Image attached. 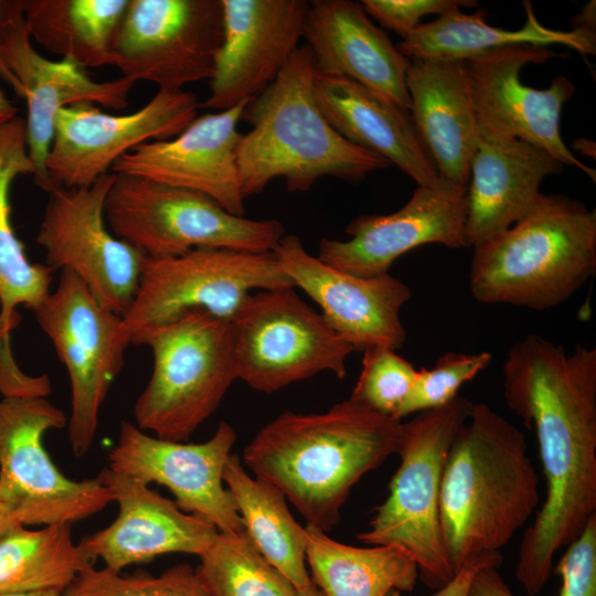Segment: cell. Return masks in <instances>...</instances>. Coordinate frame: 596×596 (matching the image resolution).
<instances>
[{
  "instance_id": "1",
  "label": "cell",
  "mask_w": 596,
  "mask_h": 596,
  "mask_svg": "<svg viewBox=\"0 0 596 596\" xmlns=\"http://www.w3.org/2000/svg\"><path fill=\"white\" fill-rule=\"evenodd\" d=\"M508 407L533 429L545 499L519 547L515 578L529 596L547 583L556 552L596 515V350L571 353L531 333L509 350L502 371Z\"/></svg>"
},
{
  "instance_id": "2",
  "label": "cell",
  "mask_w": 596,
  "mask_h": 596,
  "mask_svg": "<svg viewBox=\"0 0 596 596\" xmlns=\"http://www.w3.org/2000/svg\"><path fill=\"white\" fill-rule=\"evenodd\" d=\"M402 424L351 397L322 413L286 411L259 429L243 458L307 524L327 532L340 521L352 487L396 454Z\"/></svg>"
},
{
  "instance_id": "3",
  "label": "cell",
  "mask_w": 596,
  "mask_h": 596,
  "mask_svg": "<svg viewBox=\"0 0 596 596\" xmlns=\"http://www.w3.org/2000/svg\"><path fill=\"white\" fill-rule=\"evenodd\" d=\"M539 504L523 432L487 403H473L440 482L441 538L455 573L473 555L500 552Z\"/></svg>"
},
{
  "instance_id": "4",
  "label": "cell",
  "mask_w": 596,
  "mask_h": 596,
  "mask_svg": "<svg viewBox=\"0 0 596 596\" xmlns=\"http://www.w3.org/2000/svg\"><path fill=\"white\" fill-rule=\"evenodd\" d=\"M311 50L297 49L276 79L245 107L251 130L241 136L237 164L244 199L284 178L290 192L308 191L319 179L350 182L391 163L344 139L316 104Z\"/></svg>"
},
{
  "instance_id": "5",
  "label": "cell",
  "mask_w": 596,
  "mask_h": 596,
  "mask_svg": "<svg viewBox=\"0 0 596 596\" xmlns=\"http://www.w3.org/2000/svg\"><path fill=\"white\" fill-rule=\"evenodd\" d=\"M596 269V211L562 194H542L511 227L475 247L473 298L545 310L576 292Z\"/></svg>"
},
{
  "instance_id": "6",
  "label": "cell",
  "mask_w": 596,
  "mask_h": 596,
  "mask_svg": "<svg viewBox=\"0 0 596 596\" xmlns=\"http://www.w3.org/2000/svg\"><path fill=\"white\" fill-rule=\"evenodd\" d=\"M132 344L149 347L153 361L134 405L135 424L158 438L187 441L237 380L231 323L188 311L146 330Z\"/></svg>"
},
{
  "instance_id": "7",
  "label": "cell",
  "mask_w": 596,
  "mask_h": 596,
  "mask_svg": "<svg viewBox=\"0 0 596 596\" xmlns=\"http://www.w3.org/2000/svg\"><path fill=\"white\" fill-rule=\"evenodd\" d=\"M472 406L471 401L458 395L446 405L419 412L402 424L396 451L400 467L369 529L358 534L364 544L405 551L417 564L418 577L435 590L455 575L439 523L443 469L453 439L470 416Z\"/></svg>"
},
{
  "instance_id": "8",
  "label": "cell",
  "mask_w": 596,
  "mask_h": 596,
  "mask_svg": "<svg viewBox=\"0 0 596 596\" xmlns=\"http://www.w3.org/2000/svg\"><path fill=\"white\" fill-rule=\"evenodd\" d=\"M105 220L115 236L151 258L203 247L274 252L285 235L277 220L234 215L203 193L126 174H116L108 191Z\"/></svg>"
},
{
  "instance_id": "9",
  "label": "cell",
  "mask_w": 596,
  "mask_h": 596,
  "mask_svg": "<svg viewBox=\"0 0 596 596\" xmlns=\"http://www.w3.org/2000/svg\"><path fill=\"white\" fill-rule=\"evenodd\" d=\"M295 288L274 252L194 248L146 257L132 304L123 317L130 344L146 330L188 311L231 322L254 290Z\"/></svg>"
},
{
  "instance_id": "10",
  "label": "cell",
  "mask_w": 596,
  "mask_h": 596,
  "mask_svg": "<svg viewBox=\"0 0 596 596\" xmlns=\"http://www.w3.org/2000/svg\"><path fill=\"white\" fill-rule=\"evenodd\" d=\"M230 323L237 379L256 391L273 393L323 371L347 375L353 348L295 288L251 294Z\"/></svg>"
},
{
  "instance_id": "11",
  "label": "cell",
  "mask_w": 596,
  "mask_h": 596,
  "mask_svg": "<svg viewBox=\"0 0 596 596\" xmlns=\"http://www.w3.org/2000/svg\"><path fill=\"white\" fill-rule=\"evenodd\" d=\"M33 311L67 370V434L73 454L82 457L95 440L102 405L130 344L123 317L102 306L68 269L61 270L56 288Z\"/></svg>"
},
{
  "instance_id": "12",
  "label": "cell",
  "mask_w": 596,
  "mask_h": 596,
  "mask_svg": "<svg viewBox=\"0 0 596 596\" xmlns=\"http://www.w3.org/2000/svg\"><path fill=\"white\" fill-rule=\"evenodd\" d=\"M116 174L84 188H54L36 234L45 265L73 272L105 308L124 317L137 292L146 255L115 236L105 202Z\"/></svg>"
},
{
  "instance_id": "13",
  "label": "cell",
  "mask_w": 596,
  "mask_h": 596,
  "mask_svg": "<svg viewBox=\"0 0 596 596\" xmlns=\"http://www.w3.org/2000/svg\"><path fill=\"white\" fill-rule=\"evenodd\" d=\"M222 39V0H129L111 66L135 83L181 91L212 77Z\"/></svg>"
},
{
  "instance_id": "14",
  "label": "cell",
  "mask_w": 596,
  "mask_h": 596,
  "mask_svg": "<svg viewBox=\"0 0 596 596\" xmlns=\"http://www.w3.org/2000/svg\"><path fill=\"white\" fill-rule=\"evenodd\" d=\"M67 425L46 397L0 400V486L26 517L28 525L73 524L113 502L96 478L76 481L60 471L43 437Z\"/></svg>"
},
{
  "instance_id": "15",
  "label": "cell",
  "mask_w": 596,
  "mask_h": 596,
  "mask_svg": "<svg viewBox=\"0 0 596 596\" xmlns=\"http://www.w3.org/2000/svg\"><path fill=\"white\" fill-rule=\"evenodd\" d=\"M199 106L193 93L181 89L158 91L126 115L108 114L92 103L63 108L45 161L47 192L89 187L135 147L178 136L198 117Z\"/></svg>"
},
{
  "instance_id": "16",
  "label": "cell",
  "mask_w": 596,
  "mask_h": 596,
  "mask_svg": "<svg viewBox=\"0 0 596 596\" xmlns=\"http://www.w3.org/2000/svg\"><path fill=\"white\" fill-rule=\"evenodd\" d=\"M558 56L563 55L550 47L523 44L491 50L466 61L479 132L487 141L519 139L539 147L595 181V170L575 157L560 132L562 108L575 92L573 83L560 75L547 88L538 89L520 79L526 64H542Z\"/></svg>"
},
{
  "instance_id": "17",
  "label": "cell",
  "mask_w": 596,
  "mask_h": 596,
  "mask_svg": "<svg viewBox=\"0 0 596 596\" xmlns=\"http://www.w3.org/2000/svg\"><path fill=\"white\" fill-rule=\"evenodd\" d=\"M235 440V429L224 421L210 439L200 444L161 439L123 421L107 467L148 486L156 482L167 487L179 509L204 519L219 532L241 533V517L223 481Z\"/></svg>"
},
{
  "instance_id": "18",
  "label": "cell",
  "mask_w": 596,
  "mask_h": 596,
  "mask_svg": "<svg viewBox=\"0 0 596 596\" xmlns=\"http://www.w3.org/2000/svg\"><path fill=\"white\" fill-rule=\"evenodd\" d=\"M0 77L25 99L28 152L35 168L34 182L45 191L49 190L45 161L58 111L78 103L125 109L135 84L124 76L97 82L70 60L42 56L31 43L23 11L0 38Z\"/></svg>"
},
{
  "instance_id": "19",
  "label": "cell",
  "mask_w": 596,
  "mask_h": 596,
  "mask_svg": "<svg viewBox=\"0 0 596 596\" xmlns=\"http://www.w3.org/2000/svg\"><path fill=\"white\" fill-rule=\"evenodd\" d=\"M274 254L295 288L320 307L330 327L354 351L403 347L406 331L400 312L412 292L402 280L389 273L360 277L333 268L310 255L294 234H285Z\"/></svg>"
},
{
  "instance_id": "20",
  "label": "cell",
  "mask_w": 596,
  "mask_h": 596,
  "mask_svg": "<svg viewBox=\"0 0 596 596\" xmlns=\"http://www.w3.org/2000/svg\"><path fill=\"white\" fill-rule=\"evenodd\" d=\"M223 39L204 106L225 110L251 102L299 47L309 1L222 0Z\"/></svg>"
},
{
  "instance_id": "21",
  "label": "cell",
  "mask_w": 596,
  "mask_h": 596,
  "mask_svg": "<svg viewBox=\"0 0 596 596\" xmlns=\"http://www.w3.org/2000/svg\"><path fill=\"white\" fill-rule=\"evenodd\" d=\"M467 189L444 182L417 187L400 210L387 215L362 214L351 220L348 241L321 238L318 258L360 277L389 273L403 254L426 244L467 247L465 236Z\"/></svg>"
},
{
  "instance_id": "22",
  "label": "cell",
  "mask_w": 596,
  "mask_h": 596,
  "mask_svg": "<svg viewBox=\"0 0 596 596\" xmlns=\"http://www.w3.org/2000/svg\"><path fill=\"white\" fill-rule=\"evenodd\" d=\"M248 103L199 116L171 139L135 147L114 163L111 172L196 191L244 216L237 124Z\"/></svg>"
},
{
  "instance_id": "23",
  "label": "cell",
  "mask_w": 596,
  "mask_h": 596,
  "mask_svg": "<svg viewBox=\"0 0 596 596\" xmlns=\"http://www.w3.org/2000/svg\"><path fill=\"white\" fill-rule=\"evenodd\" d=\"M97 479L110 492L118 513L108 526L83 536L78 544L110 571L121 572L169 553L200 557L219 534L214 525L183 512L137 478L105 467Z\"/></svg>"
},
{
  "instance_id": "24",
  "label": "cell",
  "mask_w": 596,
  "mask_h": 596,
  "mask_svg": "<svg viewBox=\"0 0 596 596\" xmlns=\"http://www.w3.org/2000/svg\"><path fill=\"white\" fill-rule=\"evenodd\" d=\"M302 38L313 55L317 74L342 76L409 110L406 88L409 58L350 0H313Z\"/></svg>"
},
{
  "instance_id": "25",
  "label": "cell",
  "mask_w": 596,
  "mask_h": 596,
  "mask_svg": "<svg viewBox=\"0 0 596 596\" xmlns=\"http://www.w3.org/2000/svg\"><path fill=\"white\" fill-rule=\"evenodd\" d=\"M406 88L409 113L439 178L467 189L481 141L467 62L409 60Z\"/></svg>"
},
{
  "instance_id": "26",
  "label": "cell",
  "mask_w": 596,
  "mask_h": 596,
  "mask_svg": "<svg viewBox=\"0 0 596 596\" xmlns=\"http://www.w3.org/2000/svg\"><path fill=\"white\" fill-rule=\"evenodd\" d=\"M563 167L547 151L522 140L481 139L466 192V245L475 248L521 220L542 195L543 179Z\"/></svg>"
},
{
  "instance_id": "27",
  "label": "cell",
  "mask_w": 596,
  "mask_h": 596,
  "mask_svg": "<svg viewBox=\"0 0 596 596\" xmlns=\"http://www.w3.org/2000/svg\"><path fill=\"white\" fill-rule=\"evenodd\" d=\"M313 94L321 114L344 139L395 164L417 187L436 188L445 182L409 110L342 76L317 74Z\"/></svg>"
},
{
  "instance_id": "28",
  "label": "cell",
  "mask_w": 596,
  "mask_h": 596,
  "mask_svg": "<svg viewBox=\"0 0 596 596\" xmlns=\"http://www.w3.org/2000/svg\"><path fill=\"white\" fill-rule=\"evenodd\" d=\"M526 20L518 30L491 26L486 12L471 14L460 10L447 13L428 23H421L403 39L396 49L405 57L445 61H469L488 51L511 45H564L582 55L595 54V30L577 26L571 31L545 28L535 17L532 4L524 1Z\"/></svg>"
},
{
  "instance_id": "29",
  "label": "cell",
  "mask_w": 596,
  "mask_h": 596,
  "mask_svg": "<svg viewBox=\"0 0 596 596\" xmlns=\"http://www.w3.org/2000/svg\"><path fill=\"white\" fill-rule=\"evenodd\" d=\"M306 562L323 596H387L412 592L418 578L415 561L391 545L356 547L329 538L307 524Z\"/></svg>"
},
{
  "instance_id": "30",
  "label": "cell",
  "mask_w": 596,
  "mask_h": 596,
  "mask_svg": "<svg viewBox=\"0 0 596 596\" xmlns=\"http://www.w3.org/2000/svg\"><path fill=\"white\" fill-rule=\"evenodd\" d=\"M245 533L257 551L298 590L312 583L306 567V529L290 513L285 494L275 486L252 478L231 454L223 472Z\"/></svg>"
},
{
  "instance_id": "31",
  "label": "cell",
  "mask_w": 596,
  "mask_h": 596,
  "mask_svg": "<svg viewBox=\"0 0 596 596\" xmlns=\"http://www.w3.org/2000/svg\"><path fill=\"white\" fill-rule=\"evenodd\" d=\"M129 0H22L31 39L83 68L111 65L116 31Z\"/></svg>"
},
{
  "instance_id": "32",
  "label": "cell",
  "mask_w": 596,
  "mask_h": 596,
  "mask_svg": "<svg viewBox=\"0 0 596 596\" xmlns=\"http://www.w3.org/2000/svg\"><path fill=\"white\" fill-rule=\"evenodd\" d=\"M20 174L35 175L29 157L25 121L0 125V315L10 320L22 305L34 310L50 294L53 269L31 263L11 222L10 188Z\"/></svg>"
},
{
  "instance_id": "33",
  "label": "cell",
  "mask_w": 596,
  "mask_h": 596,
  "mask_svg": "<svg viewBox=\"0 0 596 596\" xmlns=\"http://www.w3.org/2000/svg\"><path fill=\"white\" fill-rule=\"evenodd\" d=\"M72 524L30 530L19 525L0 540V596L14 593L64 592L95 560L77 543Z\"/></svg>"
},
{
  "instance_id": "34",
  "label": "cell",
  "mask_w": 596,
  "mask_h": 596,
  "mask_svg": "<svg viewBox=\"0 0 596 596\" xmlns=\"http://www.w3.org/2000/svg\"><path fill=\"white\" fill-rule=\"evenodd\" d=\"M196 575L209 596H298V589L248 535L219 532L200 556Z\"/></svg>"
},
{
  "instance_id": "35",
  "label": "cell",
  "mask_w": 596,
  "mask_h": 596,
  "mask_svg": "<svg viewBox=\"0 0 596 596\" xmlns=\"http://www.w3.org/2000/svg\"><path fill=\"white\" fill-rule=\"evenodd\" d=\"M63 596H209L189 564L174 565L159 575L136 571L129 575L94 565L82 571Z\"/></svg>"
},
{
  "instance_id": "36",
  "label": "cell",
  "mask_w": 596,
  "mask_h": 596,
  "mask_svg": "<svg viewBox=\"0 0 596 596\" xmlns=\"http://www.w3.org/2000/svg\"><path fill=\"white\" fill-rule=\"evenodd\" d=\"M416 375L417 369L396 351L368 349L363 352L362 370L350 397L397 419Z\"/></svg>"
},
{
  "instance_id": "37",
  "label": "cell",
  "mask_w": 596,
  "mask_h": 596,
  "mask_svg": "<svg viewBox=\"0 0 596 596\" xmlns=\"http://www.w3.org/2000/svg\"><path fill=\"white\" fill-rule=\"evenodd\" d=\"M492 360L487 352L441 355L432 369L421 368L414 384L402 404L397 419L441 407L457 397L459 389L486 370Z\"/></svg>"
},
{
  "instance_id": "38",
  "label": "cell",
  "mask_w": 596,
  "mask_h": 596,
  "mask_svg": "<svg viewBox=\"0 0 596 596\" xmlns=\"http://www.w3.org/2000/svg\"><path fill=\"white\" fill-rule=\"evenodd\" d=\"M566 546L554 568L562 578L556 596H596V515Z\"/></svg>"
},
{
  "instance_id": "39",
  "label": "cell",
  "mask_w": 596,
  "mask_h": 596,
  "mask_svg": "<svg viewBox=\"0 0 596 596\" xmlns=\"http://www.w3.org/2000/svg\"><path fill=\"white\" fill-rule=\"evenodd\" d=\"M470 0H363L366 14L382 26L405 39L429 14L439 17L459 10L461 7H476Z\"/></svg>"
},
{
  "instance_id": "40",
  "label": "cell",
  "mask_w": 596,
  "mask_h": 596,
  "mask_svg": "<svg viewBox=\"0 0 596 596\" xmlns=\"http://www.w3.org/2000/svg\"><path fill=\"white\" fill-rule=\"evenodd\" d=\"M47 375H26L17 364L10 337L0 347V394L2 397H46L51 393Z\"/></svg>"
},
{
  "instance_id": "41",
  "label": "cell",
  "mask_w": 596,
  "mask_h": 596,
  "mask_svg": "<svg viewBox=\"0 0 596 596\" xmlns=\"http://www.w3.org/2000/svg\"><path fill=\"white\" fill-rule=\"evenodd\" d=\"M501 552L483 553L469 557L455 573L453 578L432 596H468L473 576L483 567H500ZM387 596H403L398 590H391Z\"/></svg>"
},
{
  "instance_id": "42",
  "label": "cell",
  "mask_w": 596,
  "mask_h": 596,
  "mask_svg": "<svg viewBox=\"0 0 596 596\" xmlns=\"http://www.w3.org/2000/svg\"><path fill=\"white\" fill-rule=\"evenodd\" d=\"M498 570L496 566L481 568L471 581L468 596H514Z\"/></svg>"
},
{
  "instance_id": "43",
  "label": "cell",
  "mask_w": 596,
  "mask_h": 596,
  "mask_svg": "<svg viewBox=\"0 0 596 596\" xmlns=\"http://www.w3.org/2000/svg\"><path fill=\"white\" fill-rule=\"evenodd\" d=\"M19 525L26 526L25 513L18 502L0 486V540Z\"/></svg>"
},
{
  "instance_id": "44",
  "label": "cell",
  "mask_w": 596,
  "mask_h": 596,
  "mask_svg": "<svg viewBox=\"0 0 596 596\" xmlns=\"http://www.w3.org/2000/svg\"><path fill=\"white\" fill-rule=\"evenodd\" d=\"M22 11V0H0V38L8 24Z\"/></svg>"
},
{
  "instance_id": "45",
  "label": "cell",
  "mask_w": 596,
  "mask_h": 596,
  "mask_svg": "<svg viewBox=\"0 0 596 596\" xmlns=\"http://www.w3.org/2000/svg\"><path fill=\"white\" fill-rule=\"evenodd\" d=\"M574 28L584 26L595 30V1L588 3L583 11L574 19Z\"/></svg>"
},
{
  "instance_id": "46",
  "label": "cell",
  "mask_w": 596,
  "mask_h": 596,
  "mask_svg": "<svg viewBox=\"0 0 596 596\" xmlns=\"http://www.w3.org/2000/svg\"><path fill=\"white\" fill-rule=\"evenodd\" d=\"M18 108L12 100L0 88V125L17 117Z\"/></svg>"
},
{
  "instance_id": "47",
  "label": "cell",
  "mask_w": 596,
  "mask_h": 596,
  "mask_svg": "<svg viewBox=\"0 0 596 596\" xmlns=\"http://www.w3.org/2000/svg\"><path fill=\"white\" fill-rule=\"evenodd\" d=\"M20 320V316L8 320L0 315V347L4 339L10 337L11 331L19 324Z\"/></svg>"
},
{
  "instance_id": "48",
  "label": "cell",
  "mask_w": 596,
  "mask_h": 596,
  "mask_svg": "<svg viewBox=\"0 0 596 596\" xmlns=\"http://www.w3.org/2000/svg\"><path fill=\"white\" fill-rule=\"evenodd\" d=\"M573 147L583 152V155L595 158V143L592 140L585 138L576 139L573 141Z\"/></svg>"
},
{
  "instance_id": "49",
  "label": "cell",
  "mask_w": 596,
  "mask_h": 596,
  "mask_svg": "<svg viewBox=\"0 0 596 596\" xmlns=\"http://www.w3.org/2000/svg\"><path fill=\"white\" fill-rule=\"evenodd\" d=\"M1 596H63V593L57 592V590H36V592L7 594V595H1Z\"/></svg>"
},
{
  "instance_id": "50",
  "label": "cell",
  "mask_w": 596,
  "mask_h": 596,
  "mask_svg": "<svg viewBox=\"0 0 596 596\" xmlns=\"http://www.w3.org/2000/svg\"><path fill=\"white\" fill-rule=\"evenodd\" d=\"M298 596H323V594L319 590V588L312 582L310 586L307 587L306 589L298 590Z\"/></svg>"
}]
</instances>
